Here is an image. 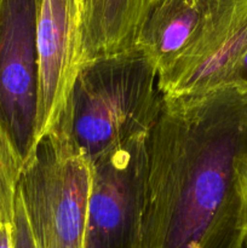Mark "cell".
<instances>
[{
	"label": "cell",
	"instance_id": "4fadbf2b",
	"mask_svg": "<svg viewBox=\"0 0 247 248\" xmlns=\"http://www.w3.org/2000/svg\"><path fill=\"white\" fill-rule=\"evenodd\" d=\"M0 248H14L12 224L0 225Z\"/></svg>",
	"mask_w": 247,
	"mask_h": 248
},
{
	"label": "cell",
	"instance_id": "ba28073f",
	"mask_svg": "<svg viewBox=\"0 0 247 248\" xmlns=\"http://www.w3.org/2000/svg\"><path fill=\"white\" fill-rule=\"evenodd\" d=\"M212 0H147L136 47L166 77L190 53L202 34Z\"/></svg>",
	"mask_w": 247,
	"mask_h": 248
},
{
	"label": "cell",
	"instance_id": "7a4b0ae2",
	"mask_svg": "<svg viewBox=\"0 0 247 248\" xmlns=\"http://www.w3.org/2000/svg\"><path fill=\"white\" fill-rule=\"evenodd\" d=\"M164 97L156 68L133 47L85 62L56 125L93 164L147 135Z\"/></svg>",
	"mask_w": 247,
	"mask_h": 248
},
{
	"label": "cell",
	"instance_id": "30bf717a",
	"mask_svg": "<svg viewBox=\"0 0 247 248\" xmlns=\"http://www.w3.org/2000/svg\"><path fill=\"white\" fill-rule=\"evenodd\" d=\"M22 169L21 159L0 130V225L14 222Z\"/></svg>",
	"mask_w": 247,
	"mask_h": 248
},
{
	"label": "cell",
	"instance_id": "8fae6325",
	"mask_svg": "<svg viewBox=\"0 0 247 248\" xmlns=\"http://www.w3.org/2000/svg\"><path fill=\"white\" fill-rule=\"evenodd\" d=\"M12 237H14V248H38L19 193H17L16 208H15V217L12 222Z\"/></svg>",
	"mask_w": 247,
	"mask_h": 248
},
{
	"label": "cell",
	"instance_id": "6da1fadb",
	"mask_svg": "<svg viewBox=\"0 0 247 248\" xmlns=\"http://www.w3.org/2000/svg\"><path fill=\"white\" fill-rule=\"evenodd\" d=\"M247 91L165 96L147 133L133 248H241Z\"/></svg>",
	"mask_w": 247,
	"mask_h": 248
},
{
	"label": "cell",
	"instance_id": "9a60e30c",
	"mask_svg": "<svg viewBox=\"0 0 247 248\" xmlns=\"http://www.w3.org/2000/svg\"><path fill=\"white\" fill-rule=\"evenodd\" d=\"M241 248H247V236H246V239H245V241H244V244H242Z\"/></svg>",
	"mask_w": 247,
	"mask_h": 248
},
{
	"label": "cell",
	"instance_id": "7c38bea8",
	"mask_svg": "<svg viewBox=\"0 0 247 248\" xmlns=\"http://www.w3.org/2000/svg\"><path fill=\"white\" fill-rule=\"evenodd\" d=\"M229 87H236V89L247 91V50L245 51L239 63L235 67L232 79H230Z\"/></svg>",
	"mask_w": 247,
	"mask_h": 248
},
{
	"label": "cell",
	"instance_id": "5b68a950",
	"mask_svg": "<svg viewBox=\"0 0 247 248\" xmlns=\"http://www.w3.org/2000/svg\"><path fill=\"white\" fill-rule=\"evenodd\" d=\"M145 137L136 138L91 164L85 248H133Z\"/></svg>",
	"mask_w": 247,
	"mask_h": 248
},
{
	"label": "cell",
	"instance_id": "5bb4252c",
	"mask_svg": "<svg viewBox=\"0 0 247 248\" xmlns=\"http://www.w3.org/2000/svg\"><path fill=\"white\" fill-rule=\"evenodd\" d=\"M87 4V0H79V7H80V15H81L82 10L85 9V6H86Z\"/></svg>",
	"mask_w": 247,
	"mask_h": 248
},
{
	"label": "cell",
	"instance_id": "8992f818",
	"mask_svg": "<svg viewBox=\"0 0 247 248\" xmlns=\"http://www.w3.org/2000/svg\"><path fill=\"white\" fill-rule=\"evenodd\" d=\"M36 142L60 120L81 67L79 0H38Z\"/></svg>",
	"mask_w": 247,
	"mask_h": 248
},
{
	"label": "cell",
	"instance_id": "52a82bcc",
	"mask_svg": "<svg viewBox=\"0 0 247 248\" xmlns=\"http://www.w3.org/2000/svg\"><path fill=\"white\" fill-rule=\"evenodd\" d=\"M247 50V0H212L202 34L188 56L160 79L165 96L229 87Z\"/></svg>",
	"mask_w": 247,
	"mask_h": 248
},
{
	"label": "cell",
	"instance_id": "277c9868",
	"mask_svg": "<svg viewBox=\"0 0 247 248\" xmlns=\"http://www.w3.org/2000/svg\"><path fill=\"white\" fill-rule=\"evenodd\" d=\"M38 0H0V130L27 161L36 144Z\"/></svg>",
	"mask_w": 247,
	"mask_h": 248
},
{
	"label": "cell",
	"instance_id": "3957f363",
	"mask_svg": "<svg viewBox=\"0 0 247 248\" xmlns=\"http://www.w3.org/2000/svg\"><path fill=\"white\" fill-rule=\"evenodd\" d=\"M92 165L55 125L24 162L18 193L38 248H85Z\"/></svg>",
	"mask_w": 247,
	"mask_h": 248
},
{
	"label": "cell",
	"instance_id": "9c48e42d",
	"mask_svg": "<svg viewBox=\"0 0 247 248\" xmlns=\"http://www.w3.org/2000/svg\"><path fill=\"white\" fill-rule=\"evenodd\" d=\"M145 0H87L81 19V65L136 47Z\"/></svg>",
	"mask_w": 247,
	"mask_h": 248
},
{
	"label": "cell",
	"instance_id": "2e32d148",
	"mask_svg": "<svg viewBox=\"0 0 247 248\" xmlns=\"http://www.w3.org/2000/svg\"><path fill=\"white\" fill-rule=\"evenodd\" d=\"M145 1H147V0H145Z\"/></svg>",
	"mask_w": 247,
	"mask_h": 248
}]
</instances>
